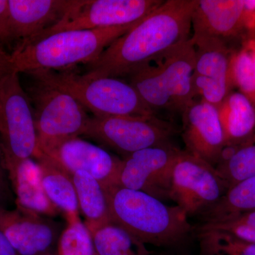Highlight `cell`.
<instances>
[{
	"instance_id": "35",
	"label": "cell",
	"mask_w": 255,
	"mask_h": 255,
	"mask_svg": "<svg viewBox=\"0 0 255 255\" xmlns=\"http://www.w3.org/2000/svg\"></svg>"
},
{
	"instance_id": "30",
	"label": "cell",
	"mask_w": 255,
	"mask_h": 255,
	"mask_svg": "<svg viewBox=\"0 0 255 255\" xmlns=\"http://www.w3.org/2000/svg\"><path fill=\"white\" fill-rule=\"evenodd\" d=\"M0 255H18L1 231H0Z\"/></svg>"
},
{
	"instance_id": "2",
	"label": "cell",
	"mask_w": 255,
	"mask_h": 255,
	"mask_svg": "<svg viewBox=\"0 0 255 255\" xmlns=\"http://www.w3.org/2000/svg\"><path fill=\"white\" fill-rule=\"evenodd\" d=\"M112 224L144 244L178 248L194 236V226L177 206L142 191L115 186L105 189Z\"/></svg>"
},
{
	"instance_id": "31",
	"label": "cell",
	"mask_w": 255,
	"mask_h": 255,
	"mask_svg": "<svg viewBox=\"0 0 255 255\" xmlns=\"http://www.w3.org/2000/svg\"><path fill=\"white\" fill-rule=\"evenodd\" d=\"M228 219L236 220L238 222L243 223V224L247 225V226L255 229V211L246 213V214L239 215V216H236V217Z\"/></svg>"
},
{
	"instance_id": "13",
	"label": "cell",
	"mask_w": 255,
	"mask_h": 255,
	"mask_svg": "<svg viewBox=\"0 0 255 255\" xmlns=\"http://www.w3.org/2000/svg\"><path fill=\"white\" fill-rule=\"evenodd\" d=\"M63 225L50 217L16 207L0 210V231L18 255H41L58 242Z\"/></svg>"
},
{
	"instance_id": "1",
	"label": "cell",
	"mask_w": 255,
	"mask_h": 255,
	"mask_svg": "<svg viewBox=\"0 0 255 255\" xmlns=\"http://www.w3.org/2000/svg\"><path fill=\"white\" fill-rule=\"evenodd\" d=\"M199 0H167L87 64L89 78L128 77L189 40Z\"/></svg>"
},
{
	"instance_id": "5",
	"label": "cell",
	"mask_w": 255,
	"mask_h": 255,
	"mask_svg": "<svg viewBox=\"0 0 255 255\" xmlns=\"http://www.w3.org/2000/svg\"><path fill=\"white\" fill-rule=\"evenodd\" d=\"M29 74L68 92L93 117H156L135 88L120 78H89L76 73L73 68L38 70Z\"/></svg>"
},
{
	"instance_id": "15",
	"label": "cell",
	"mask_w": 255,
	"mask_h": 255,
	"mask_svg": "<svg viewBox=\"0 0 255 255\" xmlns=\"http://www.w3.org/2000/svg\"><path fill=\"white\" fill-rule=\"evenodd\" d=\"M46 155L54 158L72 176L82 171L95 178L105 189L117 186L123 159L80 137L64 142Z\"/></svg>"
},
{
	"instance_id": "8",
	"label": "cell",
	"mask_w": 255,
	"mask_h": 255,
	"mask_svg": "<svg viewBox=\"0 0 255 255\" xmlns=\"http://www.w3.org/2000/svg\"><path fill=\"white\" fill-rule=\"evenodd\" d=\"M175 130L157 117H92L84 136L115 151L123 158L137 151L167 145Z\"/></svg>"
},
{
	"instance_id": "12",
	"label": "cell",
	"mask_w": 255,
	"mask_h": 255,
	"mask_svg": "<svg viewBox=\"0 0 255 255\" xmlns=\"http://www.w3.org/2000/svg\"><path fill=\"white\" fill-rule=\"evenodd\" d=\"M195 48L192 86L195 97L219 108L230 94L233 61L229 48L213 39L191 41Z\"/></svg>"
},
{
	"instance_id": "28",
	"label": "cell",
	"mask_w": 255,
	"mask_h": 255,
	"mask_svg": "<svg viewBox=\"0 0 255 255\" xmlns=\"http://www.w3.org/2000/svg\"><path fill=\"white\" fill-rule=\"evenodd\" d=\"M6 172L0 150V200L2 202L10 197V189Z\"/></svg>"
},
{
	"instance_id": "11",
	"label": "cell",
	"mask_w": 255,
	"mask_h": 255,
	"mask_svg": "<svg viewBox=\"0 0 255 255\" xmlns=\"http://www.w3.org/2000/svg\"><path fill=\"white\" fill-rule=\"evenodd\" d=\"M182 150L172 143L137 151L123 159L118 187L169 199L172 172Z\"/></svg>"
},
{
	"instance_id": "24",
	"label": "cell",
	"mask_w": 255,
	"mask_h": 255,
	"mask_svg": "<svg viewBox=\"0 0 255 255\" xmlns=\"http://www.w3.org/2000/svg\"><path fill=\"white\" fill-rule=\"evenodd\" d=\"M200 255H255V243L241 241L227 233L196 229Z\"/></svg>"
},
{
	"instance_id": "6",
	"label": "cell",
	"mask_w": 255,
	"mask_h": 255,
	"mask_svg": "<svg viewBox=\"0 0 255 255\" xmlns=\"http://www.w3.org/2000/svg\"><path fill=\"white\" fill-rule=\"evenodd\" d=\"M36 79L30 99L34 108L38 150L49 154L64 142L83 135L91 117L75 97Z\"/></svg>"
},
{
	"instance_id": "9",
	"label": "cell",
	"mask_w": 255,
	"mask_h": 255,
	"mask_svg": "<svg viewBox=\"0 0 255 255\" xmlns=\"http://www.w3.org/2000/svg\"><path fill=\"white\" fill-rule=\"evenodd\" d=\"M228 187L216 167L187 151L178 157L171 182L169 199L188 219L199 216L217 204Z\"/></svg>"
},
{
	"instance_id": "16",
	"label": "cell",
	"mask_w": 255,
	"mask_h": 255,
	"mask_svg": "<svg viewBox=\"0 0 255 255\" xmlns=\"http://www.w3.org/2000/svg\"><path fill=\"white\" fill-rule=\"evenodd\" d=\"M243 0H199L192 18L191 41L213 39L227 46L238 34L246 18Z\"/></svg>"
},
{
	"instance_id": "7",
	"label": "cell",
	"mask_w": 255,
	"mask_h": 255,
	"mask_svg": "<svg viewBox=\"0 0 255 255\" xmlns=\"http://www.w3.org/2000/svg\"><path fill=\"white\" fill-rule=\"evenodd\" d=\"M0 140L3 160L35 158L39 153L31 99L14 71L0 78Z\"/></svg>"
},
{
	"instance_id": "23",
	"label": "cell",
	"mask_w": 255,
	"mask_h": 255,
	"mask_svg": "<svg viewBox=\"0 0 255 255\" xmlns=\"http://www.w3.org/2000/svg\"><path fill=\"white\" fill-rule=\"evenodd\" d=\"M92 237L97 255H151L144 243L112 223Z\"/></svg>"
},
{
	"instance_id": "29",
	"label": "cell",
	"mask_w": 255,
	"mask_h": 255,
	"mask_svg": "<svg viewBox=\"0 0 255 255\" xmlns=\"http://www.w3.org/2000/svg\"><path fill=\"white\" fill-rule=\"evenodd\" d=\"M12 71L10 54L6 53L4 48H0V78Z\"/></svg>"
},
{
	"instance_id": "17",
	"label": "cell",
	"mask_w": 255,
	"mask_h": 255,
	"mask_svg": "<svg viewBox=\"0 0 255 255\" xmlns=\"http://www.w3.org/2000/svg\"><path fill=\"white\" fill-rule=\"evenodd\" d=\"M8 1L13 40H20V44H24L59 22L76 0Z\"/></svg>"
},
{
	"instance_id": "33",
	"label": "cell",
	"mask_w": 255,
	"mask_h": 255,
	"mask_svg": "<svg viewBox=\"0 0 255 255\" xmlns=\"http://www.w3.org/2000/svg\"><path fill=\"white\" fill-rule=\"evenodd\" d=\"M157 255H189L187 253H182V252L168 251L164 253H159Z\"/></svg>"
},
{
	"instance_id": "32",
	"label": "cell",
	"mask_w": 255,
	"mask_h": 255,
	"mask_svg": "<svg viewBox=\"0 0 255 255\" xmlns=\"http://www.w3.org/2000/svg\"><path fill=\"white\" fill-rule=\"evenodd\" d=\"M244 7L247 13L255 11V0L244 1Z\"/></svg>"
},
{
	"instance_id": "19",
	"label": "cell",
	"mask_w": 255,
	"mask_h": 255,
	"mask_svg": "<svg viewBox=\"0 0 255 255\" xmlns=\"http://www.w3.org/2000/svg\"><path fill=\"white\" fill-rule=\"evenodd\" d=\"M34 159L41 169L42 184L50 202L63 214L68 223L80 219L73 176L49 155L40 152Z\"/></svg>"
},
{
	"instance_id": "22",
	"label": "cell",
	"mask_w": 255,
	"mask_h": 255,
	"mask_svg": "<svg viewBox=\"0 0 255 255\" xmlns=\"http://www.w3.org/2000/svg\"><path fill=\"white\" fill-rule=\"evenodd\" d=\"M255 211V175L230 188L221 200L204 213L200 223L219 222Z\"/></svg>"
},
{
	"instance_id": "26",
	"label": "cell",
	"mask_w": 255,
	"mask_h": 255,
	"mask_svg": "<svg viewBox=\"0 0 255 255\" xmlns=\"http://www.w3.org/2000/svg\"><path fill=\"white\" fill-rule=\"evenodd\" d=\"M234 82L251 100L255 98V48L242 50L233 61Z\"/></svg>"
},
{
	"instance_id": "18",
	"label": "cell",
	"mask_w": 255,
	"mask_h": 255,
	"mask_svg": "<svg viewBox=\"0 0 255 255\" xmlns=\"http://www.w3.org/2000/svg\"><path fill=\"white\" fill-rule=\"evenodd\" d=\"M16 195V206L48 217H55L59 210L47 197L39 165L33 158L3 160Z\"/></svg>"
},
{
	"instance_id": "20",
	"label": "cell",
	"mask_w": 255,
	"mask_h": 255,
	"mask_svg": "<svg viewBox=\"0 0 255 255\" xmlns=\"http://www.w3.org/2000/svg\"><path fill=\"white\" fill-rule=\"evenodd\" d=\"M224 134V152L245 145L255 134V109L241 92L230 93L219 109Z\"/></svg>"
},
{
	"instance_id": "3",
	"label": "cell",
	"mask_w": 255,
	"mask_h": 255,
	"mask_svg": "<svg viewBox=\"0 0 255 255\" xmlns=\"http://www.w3.org/2000/svg\"><path fill=\"white\" fill-rule=\"evenodd\" d=\"M141 20L116 27L57 32L39 41L19 44L10 53L12 71L30 73L63 70L80 63L87 65Z\"/></svg>"
},
{
	"instance_id": "25",
	"label": "cell",
	"mask_w": 255,
	"mask_h": 255,
	"mask_svg": "<svg viewBox=\"0 0 255 255\" xmlns=\"http://www.w3.org/2000/svg\"><path fill=\"white\" fill-rule=\"evenodd\" d=\"M58 255H97L93 237L85 223H68L58 242Z\"/></svg>"
},
{
	"instance_id": "27",
	"label": "cell",
	"mask_w": 255,
	"mask_h": 255,
	"mask_svg": "<svg viewBox=\"0 0 255 255\" xmlns=\"http://www.w3.org/2000/svg\"><path fill=\"white\" fill-rule=\"evenodd\" d=\"M12 41L9 1L0 0V46Z\"/></svg>"
},
{
	"instance_id": "4",
	"label": "cell",
	"mask_w": 255,
	"mask_h": 255,
	"mask_svg": "<svg viewBox=\"0 0 255 255\" xmlns=\"http://www.w3.org/2000/svg\"><path fill=\"white\" fill-rule=\"evenodd\" d=\"M195 48L189 41L129 75L128 83L155 113L164 110L182 114L195 100L192 76Z\"/></svg>"
},
{
	"instance_id": "34",
	"label": "cell",
	"mask_w": 255,
	"mask_h": 255,
	"mask_svg": "<svg viewBox=\"0 0 255 255\" xmlns=\"http://www.w3.org/2000/svg\"><path fill=\"white\" fill-rule=\"evenodd\" d=\"M1 202H2V201L0 200V210H1V209H3L2 206H1Z\"/></svg>"
},
{
	"instance_id": "10",
	"label": "cell",
	"mask_w": 255,
	"mask_h": 255,
	"mask_svg": "<svg viewBox=\"0 0 255 255\" xmlns=\"http://www.w3.org/2000/svg\"><path fill=\"white\" fill-rule=\"evenodd\" d=\"M163 2V0H76L59 22L28 43L57 32L132 24L145 18Z\"/></svg>"
},
{
	"instance_id": "36",
	"label": "cell",
	"mask_w": 255,
	"mask_h": 255,
	"mask_svg": "<svg viewBox=\"0 0 255 255\" xmlns=\"http://www.w3.org/2000/svg\"><path fill=\"white\" fill-rule=\"evenodd\" d=\"M0 48H2V47H1V46H0Z\"/></svg>"
},
{
	"instance_id": "14",
	"label": "cell",
	"mask_w": 255,
	"mask_h": 255,
	"mask_svg": "<svg viewBox=\"0 0 255 255\" xmlns=\"http://www.w3.org/2000/svg\"><path fill=\"white\" fill-rule=\"evenodd\" d=\"M182 117L185 151L216 167L226 147L217 107L205 101L194 100Z\"/></svg>"
},
{
	"instance_id": "21",
	"label": "cell",
	"mask_w": 255,
	"mask_h": 255,
	"mask_svg": "<svg viewBox=\"0 0 255 255\" xmlns=\"http://www.w3.org/2000/svg\"><path fill=\"white\" fill-rule=\"evenodd\" d=\"M79 209L85 219V225L92 235L112 224L105 189L90 174L78 171L73 175Z\"/></svg>"
}]
</instances>
